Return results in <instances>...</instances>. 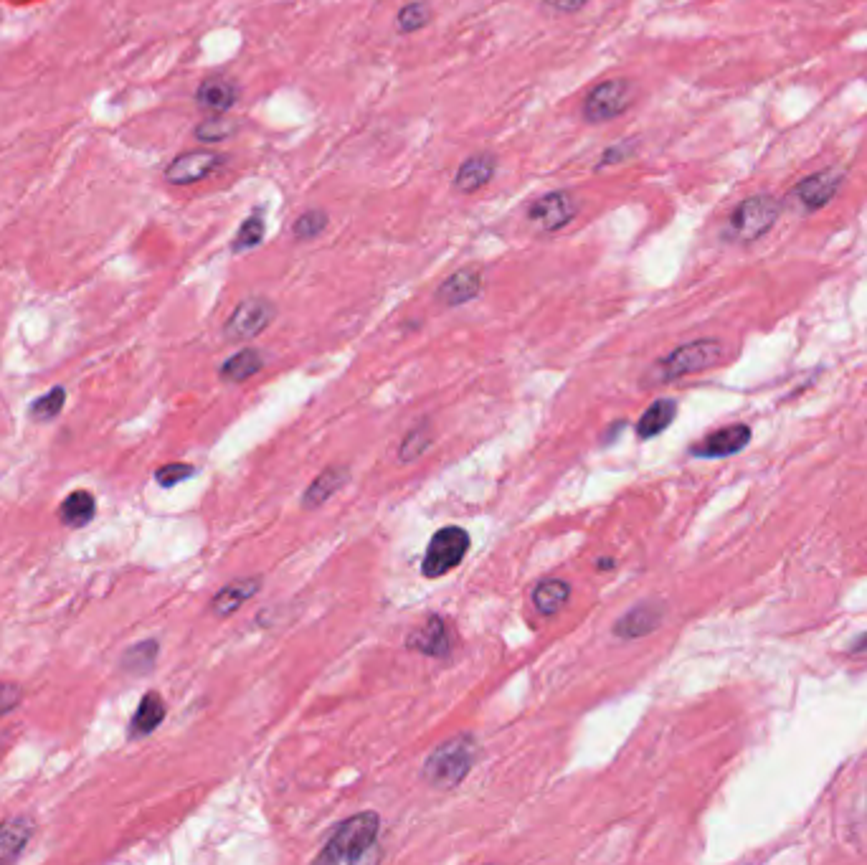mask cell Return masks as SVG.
Wrapping results in <instances>:
<instances>
[{"label": "cell", "mask_w": 867, "mask_h": 865, "mask_svg": "<svg viewBox=\"0 0 867 865\" xmlns=\"http://www.w3.org/2000/svg\"><path fill=\"white\" fill-rule=\"evenodd\" d=\"M23 701V688L11 680H3L0 683V718L8 716L11 711H16Z\"/></svg>", "instance_id": "33"}, {"label": "cell", "mask_w": 867, "mask_h": 865, "mask_svg": "<svg viewBox=\"0 0 867 865\" xmlns=\"http://www.w3.org/2000/svg\"><path fill=\"white\" fill-rule=\"evenodd\" d=\"M429 427H426V424H421L419 429H414V432L409 434V437H406V442H404V447H401V460L404 462H411V460H416V457L421 455V452H424L426 447H429Z\"/></svg>", "instance_id": "32"}, {"label": "cell", "mask_w": 867, "mask_h": 865, "mask_svg": "<svg viewBox=\"0 0 867 865\" xmlns=\"http://www.w3.org/2000/svg\"><path fill=\"white\" fill-rule=\"evenodd\" d=\"M781 216V201L769 196V193H758V196L746 198L736 206V211L728 219V236L741 244H751V241L761 239L774 229V224Z\"/></svg>", "instance_id": "3"}, {"label": "cell", "mask_w": 867, "mask_h": 865, "mask_svg": "<svg viewBox=\"0 0 867 865\" xmlns=\"http://www.w3.org/2000/svg\"><path fill=\"white\" fill-rule=\"evenodd\" d=\"M381 817L376 812H360L348 817L333 833L325 850L317 855L320 863H358L366 860L378 840Z\"/></svg>", "instance_id": "1"}, {"label": "cell", "mask_w": 867, "mask_h": 865, "mask_svg": "<svg viewBox=\"0 0 867 865\" xmlns=\"http://www.w3.org/2000/svg\"><path fill=\"white\" fill-rule=\"evenodd\" d=\"M852 652H867V635H862L860 640L855 642V647H852Z\"/></svg>", "instance_id": "35"}, {"label": "cell", "mask_w": 867, "mask_h": 865, "mask_svg": "<svg viewBox=\"0 0 867 865\" xmlns=\"http://www.w3.org/2000/svg\"><path fill=\"white\" fill-rule=\"evenodd\" d=\"M259 586L262 584H259L257 576H254V579H236L231 581V584H226L224 589L213 597V614H216V617H229V614H234L241 604L249 602V599L259 592Z\"/></svg>", "instance_id": "19"}, {"label": "cell", "mask_w": 867, "mask_h": 865, "mask_svg": "<svg viewBox=\"0 0 867 865\" xmlns=\"http://www.w3.org/2000/svg\"><path fill=\"white\" fill-rule=\"evenodd\" d=\"M155 657H158V642L145 640L125 652V657H122V668L132 670V673H148V670L153 668Z\"/></svg>", "instance_id": "28"}, {"label": "cell", "mask_w": 867, "mask_h": 865, "mask_svg": "<svg viewBox=\"0 0 867 865\" xmlns=\"http://www.w3.org/2000/svg\"><path fill=\"white\" fill-rule=\"evenodd\" d=\"M264 239V211H254L249 219H244V224L236 231L234 241H231V249L234 252H249V249L259 247Z\"/></svg>", "instance_id": "26"}, {"label": "cell", "mask_w": 867, "mask_h": 865, "mask_svg": "<svg viewBox=\"0 0 867 865\" xmlns=\"http://www.w3.org/2000/svg\"><path fill=\"white\" fill-rule=\"evenodd\" d=\"M409 647L411 650L421 652V655L429 657H444L452 650V640H449V627L442 617H429L426 625L419 627L409 635Z\"/></svg>", "instance_id": "14"}, {"label": "cell", "mask_w": 867, "mask_h": 865, "mask_svg": "<svg viewBox=\"0 0 867 865\" xmlns=\"http://www.w3.org/2000/svg\"><path fill=\"white\" fill-rule=\"evenodd\" d=\"M239 130L234 120H226V117H211V120L201 122L196 127V137L201 143H221L226 137H231Z\"/></svg>", "instance_id": "30"}, {"label": "cell", "mask_w": 867, "mask_h": 865, "mask_svg": "<svg viewBox=\"0 0 867 865\" xmlns=\"http://www.w3.org/2000/svg\"><path fill=\"white\" fill-rule=\"evenodd\" d=\"M748 442H751V429H748L746 424H731V427L708 434V437L700 444H695L690 452H693L695 457H700V460H718V457L736 455Z\"/></svg>", "instance_id": "11"}, {"label": "cell", "mask_w": 867, "mask_h": 865, "mask_svg": "<svg viewBox=\"0 0 867 865\" xmlns=\"http://www.w3.org/2000/svg\"><path fill=\"white\" fill-rule=\"evenodd\" d=\"M497 170V158L492 153H477L459 165L454 176V188L459 193H475L492 181Z\"/></svg>", "instance_id": "15"}, {"label": "cell", "mask_w": 867, "mask_h": 865, "mask_svg": "<svg viewBox=\"0 0 867 865\" xmlns=\"http://www.w3.org/2000/svg\"><path fill=\"white\" fill-rule=\"evenodd\" d=\"M345 480H348V470H345V467H328V470L322 472L310 488H307L302 505H305V508H317V505L325 503L330 495L338 493L345 485Z\"/></svg>", "instance_id": "23"}, {"label": "cell", "mask_w": 867, "mask_h": 865, "mask_svg": "<svg viewBox=\"0 0 867 865\" xmlns=\"http://www.w3.org/2000/svg\"><path fill=\"white\" fill-rule=\"evenodd\" d=\"M224 163V155L213 153V150H191L183 153L168 165L165 178L175 186H188V183H198L208 178L213 170H219Z\"/></svg>", "instance_id": "10"}, {"label": "cell", "mask_w": 867, "mask_h": 865, "mask_svg": "<svg viewBox=\"0 0 867 865\" xmlns=\"http://www.w3.org/2000/svg\"><path fill=\"white\" fill-rule=\"evenodd\" d=\"M675 414H677V401L675 399H657L655 404L644 411L642 419H639L637 437L639 439H652V437H657V434H662L672 424Z\"/></svg>", "instance_id": "21"}, {"label": "cell", "mask_w": 867, "mask_h": 865, "mask_svg": "<svg viewBox=\"0 0 867 865\" xmlns=\"http://www.w3.org/2000/svg\"><path fill=\"white\" fill-rule=\"evenodd\" d=\"M328 221H330L328 211L310 209V211H305V214L297 216V221L292 224V234H295V239H300V241L317 239L322 231L328 229Z\"/></svg>", "instance_id": "29"}, {"label": "cell", "mask_w": 867, "mask_h": 865, "mask_svg": "<svg viewBox=\"0 0 867 865\" xmlns=\"http://www.w3.org/2000/svg\"><path fill=\"white\" fill-rule=\"evenodd\" d=\"M97 515V500L89 490H74L66 495V500L59 508V521L66 528H84L94 521Z\"/></svg>", "instance_id": "20"}, {"label": "cell", "mask_w": 867, "mask_h": 865, "mask_svg": "<svg viewBox=\"0 0 867 865\" xmlns=\"http://www.w3.org/2000/svg\"><path fill=\"white\" fill-rule=\"evenodd\" d=\"M842 181H845V173H842V170L837 168L819 170V173H814V176L799 181L791 198L799 203V209L802 211H819L824 209L837 193H840Z\"/></svg>", "instance_id": "9"}, {"label": "cell", "mask_w": 867, "mask_h": 865, "mask_svg": "<svg viewBox=\"0 0 867 865\" xmlns=\"http://www.w3.org/2000/svg\"><path fill=\"white\" fill-rule=\"evenodd\" d=\"M33 833H36V822L26 815L0 822V863L16 860L31 843Z\"/></svg>", "instance_id": "16"}, {"label": "cell", "mask_w": 867, "mask_h": 865, "mask_svg": "<svg viewBox=\"0 0 867 865\" xmlns=\"http://www.w3.org/2000/svg\"><path fill=\"white\" fill-rule=\"evenodd\" d=\"M662 617H665V607L657 602H644L637 604L634 609H629L617 625H614V635L619 640H637V637L649 635L660 627Z\"/></svg>", "instance_id": "12"}, {"label": "cell", "mask_w": 867, "mask_h": 865, "mask_svg": "<svg viewBox=\"0 0 867 865\" xmlns=\"http://www.w3.org/2000/svg\"><path fill=\"white\" fill-rule=\"evenodd\" d=\"M165 721V701L160 693H145L130 721V739H145Z\"/></svg>", "instance_id": "18"}, {"label": "cell", "mask_w": 867, "mask_h": 865, "mask_svg": "<svg viewBox=\"0 0 867 865\" xmlns=\"http://www.w3.org/2000/svg\"><path fill=\"white\" fill-rule=\"evenodd\" d=\"M193 472H196V467L193 465H186V462H170V465L155 470V482H158L160 488H175V485H180L183 480H188Z\"/></svg>", "instance_id": "31"}, {"label": "cell", "mask_w": 867, "mask_h": 865, "mask_svg": "<svg viewBox=\"0 0 867 865\" xmlns=\"http://www.w3.org/2000/svg\"><path fill=\"white\" fill-rule=\"evenodd\" d=\"M611 566H614V561H611V559H601L599 561V569H611Z\"/></svg>", "instance_id": "36"}, {"label": "cell", "mask_w": 867, "mask_h": 865, "mask_svg": "<svg viewBox=\"0 0 867 865\" xmlns=\"http://www.w3.org/2000/svg\"><path fill=\"white\" fill-rule=\"evenodd\" d=\"M469 551V533L459 526H447L431 536L429 548L424 556V571L426 579H439V576L449 574L454 566L462 564V559Z\"/></svg>", "instance_id": "6"}, {"label": "cell", "mask_w": 867, "mask_h": 865, "mask_svg": "<svg viewBox=\"0 0 867 865\" xmlns=\"http://www.w3.org/2000/svg\"><path fill=\"white\" fill-rule=\"evenodd\" d=\"M543 3H546V8H551V11L556 13H576L581 11L589 0H543Z\"/></svg>", "instance_id": "34"}, {"label": "cell", "mask_w": 867, "mask_h": 865, "mask_svg": "<svg viewBox=\"0 0 867 865\" xmlns=\"http://www.w3.org/2000/svg\"><path fill=\"white\" fill-rule=\"evenodd\" d=\"M262 366H264L262 353L254 351V348H244V351H239L236 356H231L229 361L221 366V378H224V381H234V384H239V381H246V378H251L254 373L262 371Z\"/></svg>", "instance_id": "24"}, {"label": "cell", "mask_w": 867, "mask_h": 865, "mask_svg": "<svg viewBox=\"0 0 867 865\" xmlns=\"http://www.w3.org/2000/svg\"><path fill=\"white\" fill-rule=\"evenodd\" d=\"M637 99V84L632 79H606L599 82L584 99V120L589 125H604L632 110Z\"/></svg>", "instance_id": "4"}, {"label": "cell", "mask_w": 867, "mask_h": 865, "mask_svg": "<svg viewBox=\"0 0 867 865\" xmlns=\"http://www.w3.org/2000/svg\"><path fill=\"white\" fill-rule=\"evenodd\" d=\"M723 353V345L713 338L693 340V343L680 345L677 351H672L665 361L657 366V381H675V378L690 376V373L705 371V368L715 366Z\"/></svg>", "instance_id": "5"}, {"label": "cell", "mask_w": 867, "mask_h": 865, "mask_svg": "<svg viewBox=\"0 0 867 865\" xmlns=\"http://www.w3.org/2000/svg\"><path fill=\"white\" fill-rule=\"evenodd\" d=\"M482 290V274L477 269H457L454 274H449L447 280L439 285L437 300L447 307H459L464 302L475 300Z\"/></svg>", "instance_id": "13"}, {"label": "cell", "mask_w": 867, "mask_h": 865, "mask_svg": "<svg viewBox=\"0 0 867 865\" xmlns=\"http://www.w3.org/2000/svg\"><path fill=\"white\" fill-rule=\"evenodd\" d=\"M568 597H571V584H568V581L543 579L538 586H535L533 604L540 614L551 617V614L561 612V609L566 607Z\"/></svg>", "instance_id": "22"}, {"label": "cell", "mask_w": 867, "mask_h": 865, "mask_svg": "<svg viewBox=\"0 0 867 865\" xmlns=\"http://www.w3.org/2000/svg\"><path fill=\"white\" fill-rule=\"evenodd\" d=\"M477 741L472 736H457L431 751L424 764V779L437 789H452L475 767Z\"/></svg>", "instance_id": "2"}, {"label": "cell", "mask_w": 867, "mask_h": 865, "mask_svg": "<svg viewBox=\"0 0 867 865\" xmlns=\"http://www.w3.org/2000/svg\"><path fill=\"white\" fill-rule=\"evenodd\" d=\"M277 310L267 297H246L239 302L234 313H231L229 323H226V338L229 340H251L259 333L269 328Z\"/></svg>", "instance_id": "7"}, {"label": "cell", "mask_w": 867, "mask_h": 865, "mask_svg": "<svg viewBox=\"0 0 867 865\" xmlns=\"http://www.w3.org/2000/svg\"><path fill=\"white\" fill-rule=\"evenodd\" d=\"M66 404V389L64 386H54L51 391H46L44 396L33 401L31 409H28V417L36 419V422H51L61 414Z\"/></svg>", "instance_id": "27"}, {"label": "cell", "mask_w": 867, "mask_h": 865, "mask_svg": "<svg viewBox=\"0 0 867 865\" xmlns=\"http://www.w3.org/2000/svg\"><path fill=\"white\" fill-rule=\"evenodd\" d=\"M236 99H239V87H236L231 79H224V77L206 79L196 92L198 107L208 112H216V115L229 112L231 107L236 105Z\"/></svg>", "instance_id": "17"}, {"label": "cell", "mask_w": 867, "mask_h": 865, "mask_svg": "<svg viewBox=\"0 0 867 865\" xmlns=\"http://www.w3.org/2000/svg\"><path fill=\"white\" fill-rule=\"evenodd\" d=\"M431 18H434V8L426 0H411L396 16V26L401 33H416L429 26Z\"/></svg>", "instance_id": "25"}, {"label": "cell", "mask_w": 867, "mask_h": 865, "mask_svg": "<svg viewBox=\"0 0 867 865\" xmlns=\"http://www.w3.org/2000/svg\"><path fill=\"white\" fill-rule=\"evenodd\" d=\"M578 206L573 201V196L568 191H551L546 196L535 198L528 206V221L540 231H561L563 226H568L576 216Z\"/></svg>", "instance_id": "8"}]
</instances>
